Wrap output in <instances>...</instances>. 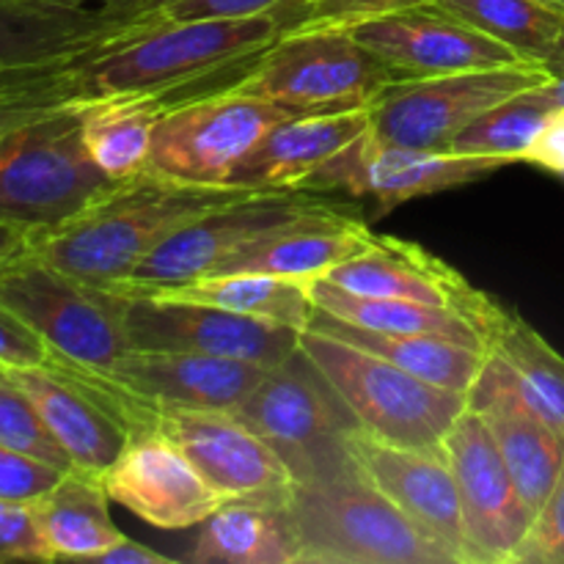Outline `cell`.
I'll use <instances>...</instances> for the list:
<instances>
[{"label":"cell","instance_id":"74e56055","mask_svg":"<svg viewBox=\"0 0 564 564\" xmlns=\"http://www.w3.org/2000/svg\"><path fill=\"white\" fill-rule=\"evenodd\" d=\"M510 564H564V463Z\"/></svg>","mask_w":564,"mask_h":564},{"label":"cell","instance_id":"8992f818","mask_svg":"<svg viewBox=\"0 0 564 564\" xmlns=\"http://www.w3.org/2000/svg\"><path fill=\"white\" fill-rule=\"evenodd\" d=\"M301 352L339 394L358 427L389 444L441 446L468 408V397L460 391L427 383L325 330H303Z\"/></svg>","mask_w":564,"mask_h":564},{"label":"cell","instance_id":"f6af8a7d","mask_svg":"<svg viewBox=\"0 0 564 564\" xmlns=\"http://www.w3.org/2000/svg\"><path fill=\"white\" fill-rule=\"evenodd\" d=\"M99 564H174V560L160 551L149 549V545L135 543V540L124 538L121 543H116L113 549L105 551L97 560Z\"/></svg>","mask_w":564,"mask_h":564},{"label":"cell","instance_id":"83f0119b","mask_svg":"<svg viewBox=\"0 0 564 564\" xmlns=\"http://www.w3.org/2000/svg\"><path fill=\"white\" fill-rule=\"evenodd\" d=\"M191 564H297V543L286 505L224 501L198 527Z\"/></svg>","mask_w":564,"mask_h":564},{"label":"cell","instance_id":"d4e9b609","mask_svg":"<svg viewBox=\"0 0 564 564\" xmlns=\"http://www.w3.org/2000/svg\"><path fill=\"white\" fill-rule=\"evenodd\" d=\"M378 235L367 220L350 213V207L323 209L303 215L281 226L273 235L262 237L251 248L231 259L220 273H268L281 279H295L314 284L334 268L369 251ZM215 275V273H213Z\"/></svg>","mask_w":564,"mask_h":564},{"label":"cell","instance_id":"4316f807","mask_svg":"<svg viewBox=\"0 0 564 564\" xmlns=\"http://www.w3.org/2000/svg\"><path fill=\"white\" fill-rule=\"evenodd\" d=\"M308 328L325 330L336 339L350 341L361 350L397 364L400 369L427 380V383L460 391V394H468L479 369H482L485 356H488L482 345H471V341L438 334H383V330L358 328V325L345 323V319L323 314L319 308L314 312Z\"/></svg>","mask_w":564,"mask_h":564},{"label":"cell","instance_id":"7a4b0ae2","mask_svg":"<svg viewBox=\"0 0 564 564\" xmlns=\"http://www.w3.org/2000/svg\"><path fill=\"white\" fill-rule=\"evenodd\" d=\"M248 193L257 191L191 185L143 171L58 229L31 237L28 248L64 273L116 292L171 235Z\"/></svg>","mask_w":564,"mask_h":564},{"label":"cell","instance_id":"cb8c5ba5","mask_svg":"<svg viewBox=\"0 0 564 564\" xmlns=\"http://www.w3.org/2000/svg\"><path fill=\"white\" fill-rule=\"evenodd\" d=\"M372 124V105L345 110H312L275 130L237 169L231 185L248 191H306V182L345 152Z\"/></svg>","mask_w":564,"mask_h":564},{"label":"cell","instance_id":"30bf717a","mask_svg":"<svg viewBox=\"0 0 564 564\" xmlns=\"http://www.w3.org/2000/svg\"><path fill=\"white\" fill-rule=\"evenodd\" d=\"M235 413L284 457L295 482L350 463L347 435L358 427L356 419L301 350L268 369Z\"/></svg>","mask_w":564,"mask_h":564},{"label":"cell","instance_id":"9a60e30c","mask_svg":"<svg viewBox=\"0 0 564 564\" xmlns=\"http://www.w3.org/2000/svg\"><path fill=\"white\" fill-rule=\"evenodd\" d=\"M501 171L499 163L466 158L457 152H419V149L389 147L364 132L345 152L330 158L306 191L345 193L350 198H369L375 218H386L413 198L435 196L452 187L474 185Z\"/></svg>","mask_w":564,"mask_h":564},{"label":"cell","instance_id":"ba28073f","mask_svg":"<svg viewBox=\"0 0 564 564\" xmlns=\"http://www.w3.org/2000/svg\"><path fill=\"white\" fill-rule=\"evenodd\" d=\"M301 113L312 110L235 91L191 99L163 116L147 171L191 185H231L237 169L264 135Z\"/></svg>","mask_w":564,"mask_h":564},{"label":"cell","instance_id":"8d00e7d4","mask_svg":"<svg viewBox=\"0 0 564 564\" xmlns=\"http://www.w3.org/2000/svg\"><path fill=\"white\" fill-rule=\"evenodd\" d=\"M80 99H88V94L80 77V58H77L50 80L22 88V91L0 94V138L17 127L28 124V121L42 119V116L55 113V110L80 102Z\"/></svg>","mask_w":564,"mask_h":564},{"label":"cell","instance_id":"52a82bcc","mask_svg":"<svg viewBox=\"0 0 564 564\" xmlns=\"http://www.w3.org/2000/svg\"><path fill=\"white\" fill-rule=\"evenodd\" d=\"M397 80L405 77L364 47L352 31L325 28L281 36L224 91L303 110H345L372 105Z\"/></svg>","mask_w":564,"mask_h":564},{"label":"cell","instance_id":"7bdbcfd3","mask_svg":"<svg viewBox=\"0 0 564 564\" xmlns=\"http://www.w3.org/2000/svg\"><path fill=\"white\" fill-rule=\"evenodd\" d=\"M529 165L551 171V174L562 176L564 180V108H556L549 124L538 135L534 147L527 154Z\"/></svg>","mask_w":564,"mask_h":564},{"label":"cell","instance_id":"ab89813d","mask_svg":"<svg viewBox=\"0 0 564 564\" xmlns=\"http://www.w3.org/2000/svg\"><path fill=\"white\" fill-rule=\"evenodd\" d=\"M66 471L47 466L42 460L22 455L0 444V499L6 501H33L42 499Z\"/></svg>","mask_w":564,"mask_h":564},{"label":"cell","instance_id":"4dcf8cb0","mask_svg":"<svg viewBox=\"0 0 564 564\" xmlns=\"http://www.w3.org/2000/svg\"><path fill=\"white\" fill-rule=\"evenodd\" d=\"M485 350L516 375L534 411L564 435V356L554 350L516 308L494 297L482 328Z\"/></svg>","mask_w":564,"mask_h":564},{"label":"cell","instance_id":"c3c4849f","mask_svg":"<svg viewBox=\"0 0 564 564\" xmlns=\"http://www.w3.org/2000/svg\"><path fill=\"white\" fill-rule=\"evenodd\" d=\"M540 91L556 105V108H564V75L562 77H549L545 83H540Z\"/></svg>","mask_w":564,"mask_h":564},{"label":"cell","instance_id":"e0dca14e","mask_svg":"<svg viewBox=\"0 0 564 564\" xmlns=\"http://www.w3.org/2000/svg\"><path fill=\"white\" fill-rule=\"evenodd\" d=\"M347 449L361 471L455 564H474L460 494L444 444L397 446L356 427L347 435Z\"/></svg>","mask_w":564,"mask_h":564},{"label":"cell","instance_id":"836d02e7","mask_svg":"<svg viewBox=\"0 0 564 564\" xmlns=\"http://www.w3.org/2000/svg\"><path fill=\"white\" fill-rule=\"evenodd\" d=\"M435 3L534 64H545L564 31V9L549 0H435Z\"/></svg>","mask_w":564,"mask_h":564},{"label":"cell","instance_id":"d6986e66","mask_svg":"<svg viewBox=\"0 0 564 564\" xmlns=\"http://www.w3.org/2000/svg\"><path fill=\"white\" fill-rule=\"evenodd\" d=\"M99 479L113 505L163 532L202 527L224 505L191 457L152 427L132 435L119 460Z\"/></svg>","mask_w":564,"mask_h":564},{"label":"cell","instance_id":"3957f363","mask_svg":"<svg viewBox=\"0 0 564 564\" xmlns=\"http://www.w3.org/2000/svg\"><path fill=\"white\" fill-rule=\"evenodd\" d=\"M297 564H455L356 460L295 482L286 499Z\"/></svg>","mask_w":564,"mask_h":564},{"label":"cell","instance_id":"5b68a950","mask_svg":"<svg viewBox=\"0 0 564 564\" xmlns=\"http://www.w3.org/2000/svg\"><path fill=\"white\" fill-rule=\"evenodd\" d=\"M0 303L17 314L58 361L108 378L132 350L127 295L64 273L31 248L0 264Z\"/></svg>","mask_w":564,"mask_h":564},{"label":"cell","instance_id":"d6a6232c","mask_svg":"<svg viewBox=\"0 0 564 564\" xmlns=\"http://www.w3.org/2000/svg\"><path fill=\"white\" fill-rule=\"evenodd\" d=\"M554 110L556 105L540 91V86L527 88V91L516 94V97L505 99V102L494 105L482 116H477L455 138L449 152L494 160L501 169L512 163H527L529 149L534 147Z\"/></svg>","mask_w":564,"mask_h":564},{"label":"cell","instance_id":"603a6c76","mask_svg":"<svg viewBox=\"0 0 564 564\" xmlns=\"http://www.w3.org/2000/svg\"><path fill=\"white\" fill-rule=\"evenodd\" d=\"M135 22L108 6L66 0H0V64L47 66L91 55Z\"/></svg>","mask_w":564,"mask_h":564},{"label":"cell","instance_id":"44dd1931","mask_svg":"<svg viewBox=\"0 0 564 564\" xmlns=\"http://www.w3.org/2000/svg\"><path fill=\"white\" fill-rule=\"evenodd\" d=\"M319 281H328L352 295L449 308V312L477 323L479 334H482L485 317L494 303V295L474 286L460 270L430 253L419 242L400 240V237L378 235L369 251L358 253L356 259H347L345 264L334 268Z\"/></svg>","mask_w":564,"mask_h":564},{"label":"cell","instance_id":"6da1fadb","mask_svg":"<svg viewBox=\"0 0 564 564\" xmlns=\"http://www.w3.org/2000/svg\"><path fill=\"white\" fill-rule=\"evenodd\" d=\"M273 14L240 20H158L138 17L121 36L80 58L88 99L158 94L171 110L224 91L279 39Z\"/></svg>","mask_w":564,"mask_h":564},{"label":"cell","instance_id":"1f68e13d","mask_svg":"<svg viewBox=\"0 0 564 564\" xmlns=\"http://www.w3.org/2000/svg\"><path fill=\"white\" fill-rule=\"evenodd\" d=\"M312 297L319 312L330 314L336 319H345L350 325H358V328L383 330V334H438L460 341H471V345H482V334H479L477 323H471L463 314L449 312V308L352 295V292L328 284V281H314Z\"/></svg>","mask_w":564,"mask_h":564},{"label":"cell","instance_id":"f907efd6","mask_svg":"<svg viewBox=\"0 0 564 564\" xmlns=\"http://www.w3.org/2000/svg\"><path fill=\"white\" fill-rule=\"evenodd\" d=\"M66 3H88V0H66ZM102 6H108V9L113 11H127V14H132V3L135 0H99Z\"/></svg>","mask_w":564,"mask_h":564},{"label":"cell","instance_id":"b9f144b4","mask_svg":"<svg viewBox=\"0 0 564 564\" xmlns=\"http://www.w3.org/2000/svg\"><path fill=\"white\" fill-rule=\"evenodd\" d=\"M53 358L50 347L0 303V367H39Z\"/></svg>","mask_w":564,"mask_h":564},{"label":"cell","instance_id":"7dc6e473","mask_svg":"<svg viewBox=\"0 0 564 564\" xmlns=\"http://www.w3.org/2000/svg\"><path fill=\"white\" fill-rule=\"evenodd\" d=\"M545 69H549L551 77H562L564 75V31L560 36V42H556V47L551 50V55L545 58Z\"/></svg>","mask_w":564,"mask_h":564},{"label":"cell","instance_id":"ac0fdd59","mask_svg":"<svg viewBox=\"0 0 564 564\" xmlns=\"http://www.w3.org/2000/svg\"><path fill=\"white\" fill-rule=\"evenodd\" d=\"M352 36L405 80L523 61L516 50L477 31L435 0L361 22L352 28Z\"/></svg>","mask_w":564,"mask_h":564},{"label":"cell","instance_id":"7c38bea8","mask_svg":"<svg viewBox=\"0 0 564 564\" xmlns=\"http://www.w3.org/2000/svg\"><path fill=\"white\" fill-rule=\"evenodd\" d=\"M334 207H341V204L314 191L248 193L237 202L191 220L185 229L171 235L132 270L130 279L116 292L141 295V292L187 284V281L220 273L231 259L240 257L262 237L279 231L281 226Z\"/></svg>","mask_w":564,"mask_h":564},{"label":"cell","instance_id":"484cf974","mask_svg":"<svg viewBox=\"0 0 564 564\" xmlns=\"http://www.w3.org/2000/svg\"><path fill=\"white\" fill-rule=\"evenodd\" d=\"M33 510L53 562H97L127 538L110 518V496L102 479L77 468L33 501Z\"/></svg>","mask_w":564,"mask_h":564},{"label":"cell","instance_id":"7402d4cb","mask_svg":"<svg viewBox=\"0 0 564 564\" xmlns=\"http://www.w3.org/2000/svg\"><path fill=\"white\" fill-rule=\"evenodd\" d=\"M264 375H268V367L235 361V358L132 347L116 364L113 372L102 380L113 383L124 394L158 408L237 411Z\"/></svg>","mask_w":564,"mask_h":564},{"label":"cell","instance_id":"f546056e","mask_svg":"<svg viewBox=\"0 0 564 564\" xmlns=\"http://www.w3.org/2000/svg\"><path fill=\"white\" fill-rule=\"evenodd\" d=\"M154 297H176V301L207 303V306L226 308V312L246 314V317L268 319V323L286 325V328L306 330L312 325L314 297L312 284L295 279H281L268 273H215L187 284L163 286V290L141 292Z\"/></svg>","mask_w":564,"mask_h":564},{"label":"cell","instance_id":"8fae6325","mask_svg":"<svg viewBox=\"0 0 564 564\" xmlns=\"http://www.w3.org/2000/svg\"><path fill=\"white\" fill-rule=\"evenodd\" d=\"M127 402L132 435L149 427L169 435L224 501L286 505L295 488V474L235 411L158 408L130 394Z\"/></svg>","mask_w":564,"mask_h":564},{"label":"cell","instance_id":"277c9868","mask_svg":"<svg viewBox=\"0 0 564 564\" xmlns=\"http://www.w3.org/2000/svg\"><path fill=\"white\" fill-rule=\"evenodd\" d=\"M83 105L86 99L0 138V224L28 240L64 226L119 185L88 158Z\"/></svg>","mask_w":564,"mask_h":564},{"label":"cell","instance_id":"e575fe53","mask_svg":"<svg viewBox=\"0 0 564 564\" xmlns=\"http://www.w3.org/2000/svg\"><path fill=\"white\" fill-rule=\"evenodd\" d=\"M0 444L33 460L47 463L58 471H75V463L50 433L39 408L3 367H0Z\"/></svg>","mask_w":564,"mask_h":564},{"label":"cell","instance_id":"4fadbf2b","mask_svg":"<svg viewBox=\"0 0 564 564\" xmlns=\"http://www.w3.org/2000/svg\"><path fill=\"white\" fill-rule=\"evenodd\" d=\"M127 336L138 350H185L281 367L301 350V330L207 303L127 295Z\"/></svg>","mask_w":564,"mask_h":564},{"label":"cell","instance_id":"5bb4252c","mask_svg":"<svg viewBox=\"0 0 564 564\" xmlns=\"http://www.w3.org/2000/svg\"><path fill=\"white\" fill-rule=\"evenodd\" d=\"M6 372L31 397L77 471L102 477L132 441L127 400L108 380L55 356L39 367H11Z\"/></svg>","mask_w":564,"mask_h":564},{"label":"cell","instance_id":"ee69618b","mask_svg":"<svg viewBox=\"0 0 564 564\" xmlns=\"http://www.w3.org/2000/svg\"><path fill=\"white\" fill-rule=\"evenodd\" d=\"M69 64H47V66H3L0 64V94L22 91V88H31V86H36V83L50 80V77H55L58 72H64Z\"/></svg>","mask_w":564,"mask_h":564},{"label":"cell","instance_id":"9c48e42d","mask_svg":"<svg viewBox=\"0 0 564 564\" xmlns=\"http://www.w3.org/2000/svg\"><path fill=\"white\" fill-rule=\"evenodd\" d=\"M549 77L543 64L518 61L490 69L397 80L372 102L369 135L389 147L449 152L455 138L477 116Z\"/></svg>","mask_w":564,"mask_h":564},{"label":"cell","instance_id":"d590c367","mask_svg":"<svg viewBox=\"0 0 564 564\" xmlns=\"http://www.w3.org/2000/svg\"><path fill=\"white\" fill-rule=\"evenodd\" d=\"M419 3H430V0H286L273 11V17L281 22L284 36L325 31V28L352 31L361 22Z\"/></svg>","mask_w":564,"mask_h":564},{"label":"cell","instance_id":"681fc988","mask_svg":"<svg viewBox=\"0 0 564 564\" xmlns=\"http://www.w3.org/2000/svg\"><path fill=\"white\" fill-rule=\"evenodd\" d=\"M169 3H174V0H135V3H132V14H154V11H160Z\"/></svg>","mask_w":564,"mask_h":564},{"label":"cell","instance_id":"2e32d148","mask_svg":"<svg viewBox=\"0 0 564 564\" xmlns=\"http://www.w3.org/2000/svg\"><path fill=\"white\" fill-rule=\"evenodd\" d=\"M474 564H510L532 512L523 505L488 422L466 408L444 438Z\"/></svg>","mask_w":564,"mask_h":564},{"label":"cell","instance_id":"816d5d0a","mask_svg":"<svg viewBox=\"0 0 564 564\" xmlns=\"http://www.w3.org/2000/svg\"><path fill=\"white\" fill-rule=\"evenodd\" d=\"M549 3H554V6H560V9H564V0H549Z\"/></svg>","mask_w":564,"mask_h":564},{"label":"cell","instance_id":"bcb514c9","mask_svg":"<svg viewBox=\"0 0 564 564\" xmlns=\"http://www.w3.org/2000/svg\"><path fill=\"white\" fill-rule=\"evenodd\" d=\"M25 248H28V235H22V231L14 229V226L0 224V264H3L6 259L17 257L20 251H25Z\"/></svg>","mask_w":564,"mask_h":564},{"label":"cell","instance_id":"ffe728a7","mask_svg":"<svg viewBox=\"0 0 564 564\" xmlns=\"http://www.w3.org/2000/svg\"><path fill=\"white\" fill-rule=\"evenodd\" d=\"M488 352V350H485ZM468 408L488 422L527 510L543 507L564 463V435L523 397L512 369L488 352L468 389Z\"/></svg>","mask_w":564,"mask_h":564},{"label":"cell","instance_id":"60d3db41","mask_svg":"<svg viewBox=\"0 0 564 564\" xmlns=\"http://www.w3.org/2000/svg\"><path fill=\"white\" fill-rule=\"evenodd\" d=\"M286 0H174L154 14L158 20H240V17L273 14Z\"/></svg>","mask_w":564,"mask_h":564},{"label":"cell","instance_id":"f1b7e54d","mask_svg":"<svg viewBox=\"0 0 564 564\" xmlns=\"http://www.w3.org/2000/svg\"><path fill=\"white\" fill-rule=\"evenodd\" d=\"M171 105L158 94L94 97L83 105V143L88 158L110 180L143 174L154 132Z\"/></svg>","mask_w":564,"mask_h":564},{"label":"cell","instance_id":"f35d334b","mask_svg":"<svg viewBox=\"0 0 564 564\" xmlns=\"http://www.w3.org/2000/svg\"><path fill=\"white\" fill-rule=\"evenodd\" d=\"M0 562H53L33 505L0 499Z\"/></svg>","mask_w":564,"mask_h":564}]
</instances>
